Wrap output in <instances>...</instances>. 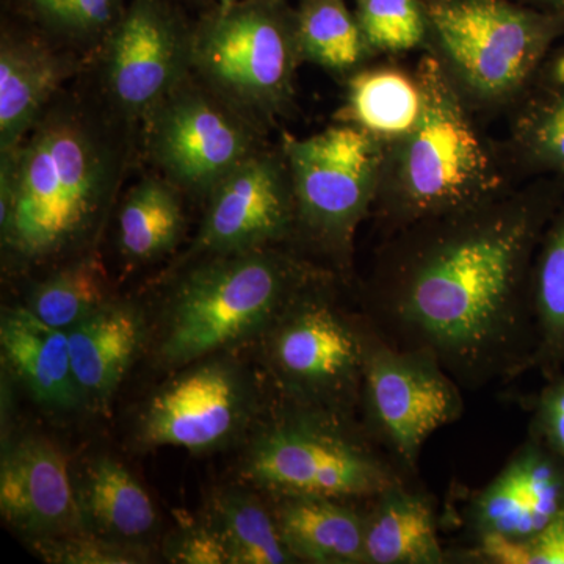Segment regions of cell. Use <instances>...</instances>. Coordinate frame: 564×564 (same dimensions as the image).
I'll list each match as a JSON object with an SVG mask.
<instances>
[{"mask_svg":"<svg viewBox=\"0 0 564 564\" xmlns=\"http://www.w3.org/2000/svg\"><path fill=\"white\" fill-rule=\"evenodd\" d=\"M564 181L536 177L386 236L361 313L386 339L425 350L466 391L532 372V272Z\"/></svg>","mask_w":564,"mask_h":564,"instance_id":"6da1fadb","label":"cell"},{"mask_svg":"<svg viewBox=\"0 0 564 564\" xmlns=\"http://www.w3.org/2000/svg\"><path fill=\"white\" fill-rule=\"evenodd\" d=\"M120 176V150L98 122L76 109L50 111L2 152L3 247L25 262L73 250L98 228Z\"/></svg>","mask_w":564,"mask_h":564,"instance_id":"7a4b0ae2","label":"cell"},{"mask_svg":"<svg viewBox=\"0 0 564 564\" xmlns=\"http://www.w3.org/2000/svg\"><path fill=\"white\" fill-rule=\"evenodd\" d=\"M415 70L425 109L413 131L386 147L372 210L386 236L511 188L499 154L441 62L425 51Z\"/></svg>","mask_w":564,"mask_h":564,"instance_id":"3957f363","label":"cell"},{"mask_svg":"<svg viewBox=\"0 0 564 564\" xmlns=\"http://www.w3.org/2000/svg\"><path fill=\"white\" fill-rule=\"evenodd\" d=\"M328 272L280 247L212 256L174 291L159 356L166 366H188L265 336L292 300Z\"/></svg>","mask_w":564,"mask_h":564,"instance_id":"277c9868","label":"cell"},{"mask_svg":"<svg viewBox=\"0 0 564 564\" xmlns=\"http://www.w3.org/2000/svg\"><path fill=\"white\" fill-rule=\"evenodd\" d=\"M429 43L470 109L521 106L564 36V17L507 0H430Z\"/></svg>","mask_w":564,"mask_h":564,"instance_id":"5b68a950","label":"cell"},{"mask_svg":"<svg viewBox=\"0 0 564 564\" xmlns=\"http://www.w3.org/2000/svg\"><path fill=\"white\" fill-rule=\"evenodd\" d=\"M245 477L274 497H323L364 503L410 480L361 422L288 400V410L258 434Z\"/></svg>","mask_w":564,"mask_h":564,"instance_id":"8992f818","label":"cell"},{"mask_svg":"<svg viewBox=\"0 0 564 564\" xmlns=\"http://www.w3.org/2000/svg\"><path fill=\"white\" fill-rule=\"evenodd\" d=\"M281 151L291 174L296 239L328 259L345 280L356 232L377 202L386 147L339 121L304 139L285 135Z\"/></svg>","mask_w":564,"mask_h":564,"instance_id":"52a82bcc","label":"cell"},{"mask_svg":"<svg viewBox=\"0 0 564 564\" xmlns=\"http://www.w3.org/2000/svg\"><path fill=\"white\" fill-rule=\"evenodd\" d=\"M300 63L295 13L280 0L226 7L193 33L192 73L256 124L291 109Z\"/></svg>","mask_w":564,"mask_h":564,"instance_id":"ba28073f","label":"cell"},{"mask_svg":"<svg viewBox=\"0 0 564 564\" xmlns=\"http://www.w3.org/2000/svg\"><path fill=\"white\" fill-rule=\"evenodd\" d=\"M336 273L311 282L265 333L267 361L285 399L359 421L362 343L358 314L334 299Z\"/></svg>","mask_w":564,"mask_h":564,"instance_id":"9c48e42d","label":"cell"},{"mask_svg":"<svg viewBox=\"0 0 564 564\" xmlns=\"http://www.w3.org/2000/svg\"><path fill=\"white\" fill-rule=\"evenodd\" d=\"M362 343L359 421L404 473L417 477L426 441L463 417V388L432 352L386 339L358 314Z\"/></svg>","mask_w":564,"mask_h":564,"instance_id":"30bf717a","label":"cell"},{"mask_svg":"<svg viewBox=\"0 0 564 564\" xmlns=\"http://www.w3.org/2000/svg\"><path fill=\"white\" fill-rule=\"evenodd\" d=\"M188 79L148 118L150 152L165 180L181 192L207 198L229 173L262 150L259 124L206 85Z\"/></svg>","mask_w":564,"mask_h":564,"instance_id":"8fae6325","label":"cell"},{"mask_svg":"<svg viewBox=\"0 0 564 564\" xmlns=\"http://www.w3.org/2000/svg\"><path fill=\"white\" fill-rule=\"evenodd\" d=\"M192 40L155 0H137L115 24L104 55V80L124 117L152 111L192 74Z\"/></svg>","mask_w":564,"mask_h":564,"instance_id":"7c38bea8","label":"cell"},{"mask_svg":"<svg viewBox=\"0 0 564 564\" xmlns=\"http://www.w3.org/2000/svg\"><path fill=\"white\" fill-rule=\"evenodd\" d=\"M196 250L239 254L296 239L291 174L281 152L258 151L207 196Z\"/></svg>","mask_w":564,"mask_h":564,"instance_id":"4fadbf2b","label":"cell"},{"mask_svg":"<svg viewBox=\"0 0 564 564\" xmlns=\"http://www.w3.org/2000/svg\"><path fill=\"white\" fill-rule=\"evenodd\" d=\"M254 391L232 362L210 359L181 373L152 397L140 422L148 447L207 452L225 445L250 421Z\"/></svg>","mask_w":564,"mask_h":564,"instance_id":"5bb4252c","label":"cell"},{"mask_svg":"<svg viewBox=\"0 0 564 564\" xmlns=\"http://www.w3.org/2000/svg\"><path fill=\"white\" fill-rule=\"evenodd\" d=\"M564 507V462L527 433L500 473L470 497L467 541L496 536L524 541L543 532Z\"/></svg>","mask_w":564,"mask_h":564,"instance_id":"9a60e30c","label":"cell"},{"mask_svg":"<svg viewBox=\"0 0 564 564\" xmlns=\"http://www.w3.org/2000/svg\"><path fill=\"white\" fill-rule=\"evenodd\" d=\"M0 511L33 541L82 532L79 496L57 445L28 434L7 447L0 464Z\"/></svg>","mask_w":564,"mask_h":564,"instance_id":"2e32d148","label":"cell"},{"mask_svg":"<svg viewBox=\"0 0 564 564\" xmlns=\"http://www.w3.org/2000/svg\"><path fill=\"white\" fill-rule=\"evenodd\" d=\"M366 564H445L436 505L417 478L389 486L364 502Z\"/></svg>","mask_w":564,"mask_h":564,"instance_id":"e0dca14e","label":"cell"},{"mask_svg":"<svg viewBox=\"0 0 564 564\" xmlns=\"http://www.w3.org/2000/svg\"><path fill=\"white\" fill-rule=\"evenodd\" d=\"M70 359L85 403L107 406L144 344L143 315L107 302L69 329Z\"/></svg>","mask_w":564,"mask_h":564,"instance_id":"ac0fdd59","label":"cell"},{"mask_svg":"<svg viewBox=\"0 0 564 564\" xmlns=\"http://www.w3.org/2000/svg\"><path fill=\"white\" fill-rule=\"evenodd\" d=\"M0 344L10 369L36 402L58 411L85 403L74 373L68 332L47 325L22 306L3 313Z\"/></svg>","mask_w":564,"mask_h":564,"instance_id":"d6986e66","label":"cell"},{"mask_svg":"<svg viewBox=\"0 0 564 564\" xmlns=\"http://www.w3.org/2000/svg\"><path fill=\"white\" fill-rule=\"evenodd\" d=\"M282 540L296 563L366 564L364 503L323 497H274Z\"/></svg>","mask_w":564,"mask_h":564,"instance_id":"ffe728a7","label":"cell"},{"mask_svg":"<svg viewBox=\"0 0 564 564\" xmlns=\"http://www.w3.org/2000/svg\"><path fill=\"white\" fill-rule=\"evenodd\" d=\"M347 95L337 120L362 129L384 147L408 135L425 109L417 70L397 65L362 66L347 77Z\"/></svg>","mask_w":564,"mask_h":564,"instance_id":"44dd1931","label":"cell"},{"mask_svg":"<svg viewBox=\"0 0 564 564\" xmlns=\"http://www.w3.org/2000/svg\"><path fill=\"white\" fill-rule=\"evenodd\" d=\"M65 76L66 63L41 44L2 41L0 151L14 150L28 137Z\"/></svg>","mask_w":564,"mask_h":564,"instance_id":"7402d4cb","label":"cell"},{"mask_svg":"<svg viewBox=\"0 0 564 564\" xmlns=\"http://www.w3.org/2000/svg\"><path fill=\"white\" fill-rule=\"evenodd\" d=\"M85 525L118 543L143 540L158 525L150 494L121 463L109 456L88 464L77 492Z\"/></svg>","mask_w":564,"mask_h":564,"instance_id":"603a6c76","label":"cell"},{"mask_svg":"<svg viewBox=\"0 0 564 564\" xmlns=\"http://www.w3.org/2000/svg\"><path fill=\"white\" fill-rule=\"evenodd\" d=\"M532 372L543 380L564 372V199L545 226L532 272Z\"/></svg>","mask_w":564,"mask_h":564,"instance_id":"cb8c5ba5","label":"cell"},{"mask_svg":"<svg viewBox=\"0 0 564 564\" xmlns=\"http://www.w3.org/2000/svg\"><path fill=\"white\" fill-rule=\"evenodd\" d=\"M180 192L161 177H144L129 192L118 217V239L126 258L154 261L180 243L185 228Z\"/></svg>","mask_w":564,"mask_h":564,"instance_id":"d4e9b609","label":"cell"},{"mask_svg":"<svg viewBox=\"0 0 564 564\" xmlns=\"http://www.w3.org/2000/svg\"><path fill=\"white\" fill-rule=\"evenodd\" d=\"M295 28L303 62L329 73L348 77L375 57L345 0H302Z\"/></svg>","mask_w":564,"mask_h":564,"instance_id":"484cf974","label":"cell"},{"mask_svg":"<svg viewBox=\"0 0 564 564\" xmlns=\"http://www.w3.org/2000/svg\"><path fill=\"white\" fill-rule=\"evenodd\" d=\"M210 525L220 534L229 564L296 563L282 540L274 510L252 494L223 492Z\"/></svg>","mask_w":564,"mask_h":564,"instance_id":"4316f807","label":"cell"},{"mask_svg":"<svg viewBox=\"0 0 564 564\" xmlns=\"http://www.w3.org/2000/svg\"><path fill=\"white\" fill-rule=\"evenodd\" d=\"M513 162L532 176L564 181V82L534 87L516 109Z\"/></svg>","mask_w":564,"mask_h":564,"instance_id":"83f0119b","label":"cell"},{"mask_svg":"<svg viewBox=\"0 0 564 564\" xmlns=\"http://www.w3.org/2000/svg\"><path fill=\"white\" fill-rule=\"evenodd\" d=\"M107 302V276L101 263L80 259L39 282L29 293L25 307L47 325L69 332Z\"/></svg>","mask_w":564,"mask_h":564,"instance_id":"f1b7e54d","label":"cell"},{"mask_svg":"<svg viewBox=\"0 0 564 564\" xmlns=\"http://www.w3.org/2000/svg\"><path fill=\"white\" fill-rule=\"evenodd\" d=\"M355 14L375 55L425 50L429 43L421 0H356Z\"/></svg>","mask_w":564,"mask_h":564,"instance_id":"f546056e","label":"cell"},{"mask_svg":"<svg viewBox=\"0 0 564 564\" xmlns=\"http://www.w3.org/2000/svg\"><path fill=\"white\" fill-rule=\"evenodd\" d=\"M448 563L564 564V507L543 532L529 540L478 538L448 551Z\"/></svg>","mask_w":564,"mask_h":564,"instance_id":"4dcf8cb0","label":"cell"},{"mask_svg":"<svg viewBox=\"0 0 564 564\" xmlns=\"http://www.w3.org/2000/svg\"><path fill=\"white\" fill-rule=\"evenodd\" d=\"M47 562L69 564H129L143 562V554L124 543L84 533L33 541Z\"/></svg>","mask_w":564,"mask_h":564,"instance_id":"1f68e13d","label":"cell"},{"mask_svg":"<svg viewBox=\"0 0 564 564\" xmlns=\"http://www.w3.org/2000/svg\"><path fill=\"white\" fill-rule=\"evenodd\" d=\"M52 25L76 35H90L111 24L118 0H31Z\"/></svg>","mask_w":564,"mask_h":564,"instance_id":"d6a6232c","label":"cell"},{"mask_svg":"<svg viewBox=\"0 0 564 564\" xmlns=\"http://www.w3.org/2000/svg\"><path fill=\"white\" fill-rule=\"evenodd\" d=\"M529 433L540 437L564 462V372L544 380L529 400Z\"/></svg>","mask_w":564,"mask_h":564,"instance_id":"836d02e7","label":"cell"},{"mask_svg":"<svg viewBox=\"0 0 564 564\" xmlns=\"http://www.w3.org/2000/svg\"><path fill=\"white\" fill-rule=\"evenodd\" d=\"M170 560L182 564H229L220 534L212 525L181 533L170 545Z\"/></svg>","mask_w":564,"mask_h":564,"instance_id":"e575fe53","label":"cell"},{"mask_svg":"<svg viewBox=\"0 0 564 564\" xmlns=\"http://www.w3.org/2000/svg\"><path fill=\"white\" fill-rule=\"evenodd\" d=\"M564 82V36L545 61L534 87H552ZM533 87V88H534Z\"/></svg>","mask_w":564,"mask_h":564,"instance_id":"d590c367","label":"cell"},{"mask_svg":"<svg viewBox=\"0 0 564 564\" xmlns=\"http://www.w3.org/2000/svg\"><path fill=\"white\" fill-rule=\"evenodd\" d=\"M536 2L543 3L545 11L564 17V0H536Z\"/></svg>","mask_w":564,"mask_h":564,"instance_id":"8d00e7d4","label":"cell"}]
</instances>
